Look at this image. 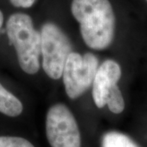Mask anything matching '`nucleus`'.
<instances>
[{"label": "nucleus", "instance_id": "nucleus-13", "mask_svg": "<svg viewBox=\"0 0 147 147\" xmlns=\"http://www.w3.org/2000/svg\"><path fill=\"white\" fill-rule=\"evenodd\" d=\"M146 2H147V0H146Z\"/></svg>", "mask_w": 147, "mask_h": 147}, {"label": "nucleus", "instance_id": "nucleus-10", "mask_svg": "<svg viewBox=\"0 0 147 147\" xmlns=\"http://www.w3.org/2000/svg\"><path fill=\"white\" fill-rule=\"evenodd\" d=\"M0 147H34L31 142L19 137H0Z\"/></svg>", "mask_w": 147, "mask_h": 147}, {"label": "nucleus", "instance_id": "nucleus-1", "mask_svg": "<svg viewBox=\"0 0 147 147\" xmlns=\"http://www.w3.org/2000/svg\"><path fill=\"white\" fill-rule=\"evenodd\" d=\"M70 10L88 47L97 51L110 47L115 34V15L109 0H72Z\"/></svg>", "mask_w": 147, "mask_h": 147}, {"label": "nucleus", "instance_id": "nucleus-3", "mask_svg": "<svg viewBox=\"0 0 147 147\" xmlns=\"http://www.w3.org/2000/svg\"><path fill=\"white\" fill-rule=\"evenodd\" d=\"M40 36L42 69L49 78L61 79L66 60L73 52L71 41L57 24L51 21L42 25Z\"/></svg>", "mask_w": 147, "mask_h": 147}, {"label": "nucleus", "instance_id": "nucleus-7", "mask_svg": "<svg viewBox=\"0 0 147 147\" xmlns=\"http://www.w3.org/2000/svg\"><path fill=\"white\" fill-rule=\"evenodd\" d=\"M23 105L21 100L0 84V113L10 117H16L21 115Z\"/></svg>", "mask_w": 147, "mask_h": 147}, {"label": "nucleus", "instance_id": "nucleus-12", "mask_svg": "<svg viewBox=\"0 0 147 147\" xmlns=\"http://www.w3.org/2000/svg\"><path fill=\"white\" fill-rule=\"evenodd\" d=\"M3 12L0 10V30H1L2 26H3Z\"/></svg>", "mask_w": 147, "mask_h": 147}, {"label": "nucleus", "instance_id": "nucleus-5", "mask_svg": "<svg viewBox=\"0 0 147 147\" xmlns=\"http://www.w3.org/2000/svg\"><path fill=\"white\" fill-rule=\"evenodd\" d=\"M46 135L51 147H81L77 121L63 103L55 104L47 110Z\"/></svg>", "mask_w": 147, "mask_h": 147}, {"label": "nucleus", "instance_id": "nucleus-9", "mask_svg": "<svg viewBox=\"0 0 147 147\" xmlns=\"http://www.w3.org/2000/svg\"><path fill=\"white\" fill-rule=\"evenodd\" d=\"M106 105H108L109 110L114 114H120L124 110L125 102L118 85L114 87V88L110 91L107 98Z\"/></svg>", "mask_w": 147, "mask_h": 147}, {"label": "nucleus", "instance_id": "nucleus-6", "mask_svg": "<svg viewBox=\"0 0 147 147\" xmlns=\"http://www.w3.org/2000/svg\"><path fill=\"white\" fill-rule=\"evenodd\" d=\"M121 75L119 65L113 60H105L99 65L92 83V98L97 108L106 105L109 93L118 85Z\"/></svg>", "mask_w": 147, "mask_h": 147}, {"label": "nucleus", "instance_id": "nucleus-4", "mask_svg": "<svg viewBox=\"0 0 147 147\" xmlns=\"http://www.w3.org/2000/svg\"><path fill=\"white\" fill-rule=\"evenodd\" d=\"M99 60L92 53L81 55L72 52L69 55L62 73L65 92L72 100L79 98L92 86Z\"/></svg>", "mask_w": 147, "mask_h": 147}, {"label": "nucleus", "instance_id": "nucleus-2", "mask_svg": "<svg viewBox=\"0 0 147 147\" xmlns=\"http://www.w3.org/2000/svg\"><path fill=\"white\" fill-rule=\"evenodd\" d=\"M8 39L15 47L21 69L34 74L40 69L41 36L35 30L31 16L16 12L9 16L6 23Z\"/></svg>", "mask_w": 147, "mask_h": 147}, {"label": "nucleus", "instance_id": "nucleus-11", "mask_svg": "<svg viewBox=\"0 0 147 147\" xmlns=\"http://www.w3.org/2000/svg\"><path fill=\"white\" fill-rule=\"evenodd\" d=\"M10 2L16 7L29 8L34 4L36 0H10Z\"/></svg>", "mask_w": 147, "mask_h": 147}, {"label": "nucleus", "instance_id": "nucleus-8", "mask_svg": "<svg viewBox=\"0 0 147 147\" xmlns=\"http://www.w3.org/2000/svg\"><path fill=\"white\" fill-rule=\"evenodd\" d=\"M100 147H140L131 137L116 131L105 132L102 136Z\"/></svg>", "mask_w": 147, "mask_h": 147}]
</instances>
